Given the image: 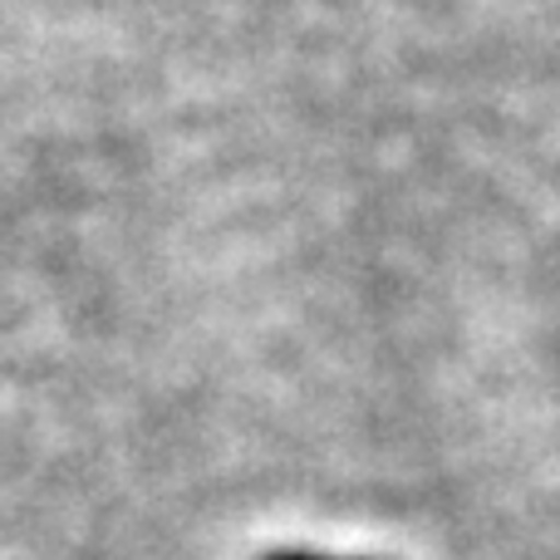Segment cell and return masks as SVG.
I'll return each mask as SVG.
<instances>
[{"label": "cell", "instance_id": "1", "mask_svg": "<svg viewBox=\"0 0 560 560\" xmlns=\"http://www.w3.org/2000/svg\"><path fill=\"white\" fill-rule=\"evenodd\" d=\"M261 560H345V556H315V551H271Z\"/></svg>", "mask_w": 560, "mask_h": 560}]
</instances>
